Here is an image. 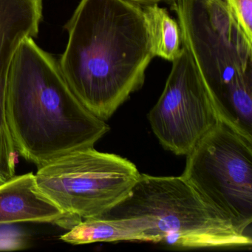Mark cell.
<instances>
[{"label": "cell", "instance_id": "cell-1", "mask_svg": "<svg viewBox=\"0 0 252 252\" xmlns=\"http://www.w3.org/2000/svg\"><path fill=\"white\" fill-rule=\"evenodd\" d=\"M65 29L62 73L79 101L105 122L142 88L155 57L142 7L82 0Z\"/></svg>", "mask_w": 252, "mask_h": 252}, {"label": "cell", "instance_id": "cell-2", "mask_svg": "<svg viewBox=\"0 0 252 252\" xmlns=\"http://www.w3.org/2000/svg\"><path fill=\"white\" fill-rule=\"evenodd\" d=\"M7 119L16 151L37 168L94 147L110 129L79 101L58 62L32 37L21 42L13 59Z\"/></svg>", "mask_w": 252, "mask_h": 252}, {"label": "cell", "instance_id": "cell-3", "mask_svg": "<svg viewBox=\"0 0 252 252\" xmlns=\"http://www.w3.org/2000/svg\"><path fill=\"white\" fill-rule=\"evenodd\" d=\"M170 8L220 119L252 139V42L225 0H177Z\"/></svg>", "mask_w": 252, "mask_h": 252}, {"label": "cell", "instance_id": "cell-4", "mask_svg": "<svg viewBox=\"0 0 252 252\" xmlns=\"http://www.w3.org/2000/svg\"><path fill=\"white\" fill-rule=\"evenodd\" d=\"M135 218L150 243L175 249L247 248L252 234L212 207L182 176L140 174L127 196L102 216Z\"/></svg>", "mask_w": 252, "mask_h": 252}, {"label": "cell", "instance_id": "cell-5", "mask_svg": "<svg viewBox=\"0 0 252 252\" xmlns=\"http://www.w3.org/2000/svg\"><path fill=\"white\" fill-rule=\"evenodd\" d=\"M128 159L87 147L63 155L38 168L42 193L64 213L98 218L129 194L139 178Z\"/></svg>", "mask_w": 252, "mask_h": 252}, {"label": "cell", "instance_id": "cell-6", "mask_svg": "<svg viewBox=\"0 0 252 252\" xmlns=\"http://www.w3.org/2000/svg\"><path fill=\"white\" fill-rule=\"evenodd\" d=\"M186 156L181 176L212 207L252 234V138L220 119Z\"/></svg>", "mask_w": 252, "mask_h": 252}, {"label": "cell", "instance_id": "cell-7", "mask_svg": "<svg viewBox=\"0 0 252 252\" xmlns=\"http://www.w3.org/2000/svg\"><path fill=\"white\" fill-rule=\"evenodd\" d=\"M182 47L161 95L148 114L162 147L177 156H187L220 120L192 55Z\"/></svg>", "mask_w": 252, "mask_h": 252}, {"label": "cell", "instance_id": "cell-8", "mask_svg": "<svg viewBox=\"0 0 252 252\" xmlns=\"http://www.w3.org/2000/svg\"><path fill=\"white\" fill-rule=\"evenodd\" d=\"M43 0H0V153L13 146L7 119V88L13 59L21 42L36 37Z\"/></svg>", "mask_w": 252, "mask_h": 252}, {"label": "cell", "instance_id": "cell-9", "mask_svg": "<svg viewBox=\"0 0 252 252\" xmlns=\"http://www.w3.org/2000/svg\"><path fill=\"white\" fill-rule=\"evenodd\" d=\"M81 221L66 215L41 191L33 172L14 175L0 185V224L47 222L70 230Z\"/></svg>", "mask_w": 252, "mask_h": 252}, {"label": "cell", "instance_id": "cell-10", "mask_svg": "<svg viewBox=\"0 0 252 252\" xmlns=\"http://www.w3.org/2000/svg\"><path fill=\"white\" fill-rule=\"evenodd\" d=\"M72 245L107 242H150L133 218H107L104 217L82 220L60 237Z\"/></svg>", "mask_w": 252, "mask_h": 252}, {"label": "cell", "instance_id": "cell-11", "mask_svg": "<svg viewBox=\"0 0 252 252\" xmlns=\"http://www.w3.org/2000/svg\"><path fill=\"white\" fill-rule=\"evenodd\" d=\"M142 8L155 57L172 63L182 51L179 24L166 8H160L158 4Z\"/></svg>", "mask_w": 252, "mask_h": 252}, {"label": "cell", "instance_id": "cell-12", "mask_svg": "<svg viewBox=\"0 0 252 252\" xmlns=\"http://www.w3.org/2000/svg\"><path fill=\"white\" fill-rule=\"evenodd\" d=\"M29 234L12 224H0V252L18 251L30 246Z\"/></svg>", "mask_w": 252, "mask_h": 252}, {"label": "cell", "instance_id": "cell-13", "mask_svg": "<svg viewBox=\"0 0 252 252\" xmlns=\"http://www.w3.org/2000/svg\"><path fill=\"white\" fill-rule=\"evenodd\" d=\"M240 29L252 42V0H225Z\"/></svg>", "mask_w": 252, "mask_h": 252}, {"label": "cell", "instance_id": "cell-14", "mask_svg": "<svg viewBox=\"0 0 252 252\" xmlns=\"http://www.w3.org/2000/svg\"><path fill=\"white\" fill-rule=\"evenodd\" d=\"M132 3L135 4L138 6L145 7L149 5H155V4L161 3V2H166V3H172L177 0H126Z\"/></svg>", "mask_w": 252, "mask_h": 252}, {"label": "cell", "instance_id": "cell-15", "mask_svg": "<svg viewBox=\"0 0 252 252\" xmlns=\"http://www.w3.org/2000/svg\"><path fill=\"white\" fill-rule=\"evenodd\" d=\"M5 180L3 179V178H2V177H0V185L2 184V183L5 182Z\"/></svg>", "mask_w": 252, "mask_h": 252}]
</instances>
